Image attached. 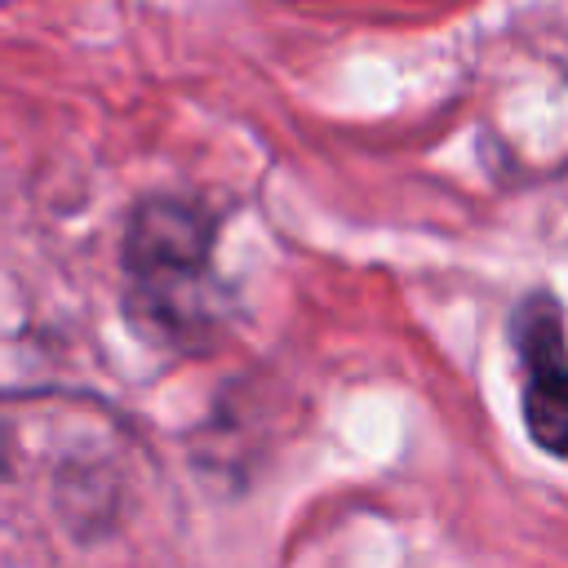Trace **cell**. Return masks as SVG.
<instances>
[{
    "mask_svg": "<svg viewBox=\"0 0 568 568\" xmlns=\"http://www.w3.org/2000/svg\"><path fill=\"white\" fill-rule=\"evenodd\" d=\"M129 315L164 346L213 337V222L186 200H146L124 231Z\"/></svg>",
    "mask_w": 568,
    "mask_h": 568,
    "instance_id": "obj_1",
    "label": "cell"
},
{
    "mask_svg": "<svg viewBox=\"0 0 568 568\" xmlns=\"http://www.w3.org/2000/svg\"><path fill=\"white\" fill-rule=\"evenodd\" d=\"M510 342L524 377V426L550 457H568V333L550 293H528L515 306Z\"/></svg>",
    "mask_w": 568,
    "mask_h": 568,
    "instance_id": "obj_2",
    "label": "cell"
}]
</instances>
